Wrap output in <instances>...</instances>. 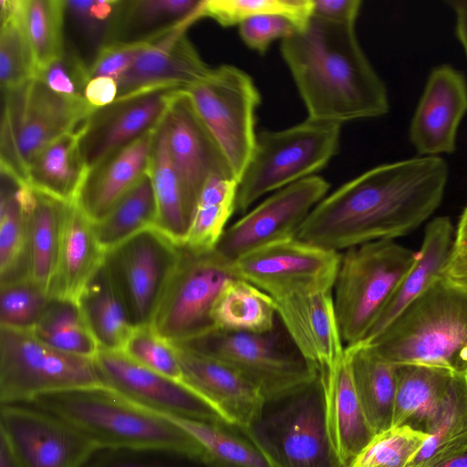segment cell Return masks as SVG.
Masks as SVG:
<instances>
[{
  "label": "cell",
  "instance_id": "obj_54",
  "mask_svg": "<svg viewBox=\"0 0 467 467\" xmlns=\"http://www.w3.org/2000/svg\"><path fill=\"white\" fill-rule=\"evenodd\" d=\"M119 93L118 82L109 77H96L88 82L84 99L93 109L106 107L113 103Z\"/></svg>",
  "mask_w": 467,
  "mask_h": 467
},
{
  "label": "cell",
  "instance_id": "obj_20",
  "mask_svg": "<svg viewBox=\"0 0 467 467\" xmlns=\"http://www.w3.org/2000/svg\"><path fill=\"white\" fill-rule=\"evenodd\" d=\"M466 113L465 76L447 64L434 67L410 121V143L421 156L454 152L458 129Z\"/></svg>",
  "mask_w": 467,
  "mask_h": 467
},
{
  "label": "cell",
  "instance_id": "obj_4",
  "mask_svg": "<svg viewBox=\"0 0 467 467\" xmlns=\"http://www.w3.org/2000/svg\"><path fill=\"white\" fill-rule=\"evenodd\" d=\"M30 404L66 420L99 449H168L202 455L197 442L171 419L104 385L40 395Z\"/></svg>",
  "mask_w": 467,
  "mask_h": 467
},
{
  "label": "cell",
  "instance_id": "obj_25",
  "mask_svg": "<svg viewBox=\"0 0 467 467\" xmlns=\"http://www.w3.org/2000/svg\"><path fill=\"white\" fill-rule=\"evenodd\" d=\"M454 376L437 367L396 365L392 426H408L431 435L441 418Z\"/></svg>",
  "mask_w": 467,
  "mask_h": 467
},
{
  "label": "cell",
  "instance_id": "obj_33",
  "mask_svg": "<svg viewBox=\"0 0 467 467\" xmlns=\"http://www.w3.org/2000/svg\"><path fill=\"white\" fill-rule=\"evenodd\" d=\"M33 191L27 209L29 278L51 296L67 202Z\"/></svg>",
  "mask_w": 467,
  "mask_h": 467
},
{
  "label": "cell",
  "instance_id": "obj_34",
  "mask_svg": "<svg viewBox=\"0 0 467 467\" xmlns=\"http://www.w3.org/2000/svg\"><path fill=\"white\" fill-rule=\"evenodd\" d=\"M355 389L375 434L392 426L396 365L379 358L367 345L346 347Z\"/></svg>",
  "mask_w": 467,
  "mask_h": 467
},
{
  "label": "cell",
  "instance_id": "obj_51",
  "mask_svg": "<svg viewBox=\"0 0 467 467\" xmlns=\"http://www.w3.org/2000/svg\"><path fill=\"white\" fill-rule=\"evenodd\" d=\"M238 26L244 43L259 54H265L275 40H283L296 30L291 20L280 15L252 16Z\"/></svg>",
  "mask_w": 467,
  "mask_h": 467
},
{
  "label": "cell",
  "instance_id": "obj_3",
  "mask_svg": "<svg viewBox=\"0 0 467 467\" xmlns=\"http://www.w3.org/2000/svg\"><path fill=\"white\" fill-rule=\"evenodd\" d=\"M367 346L393 365L467 373V285L441 275Z\"/></svg>",
  "mask_w": 467,
  "mask_h": 467
},
{
  "label": "cell",
  "instance_id": "obj_13",
  "mask_svg": "<svg viewBox=\"0 0 467 467\" xmlns=\"http://www.w3.org/2000/svg\"><path fill=\"white\" fill-rule=\"evenodd\" d=\"M340 256L296 237L257 248L234 268L237 277L278 301L333 290Z\"/></svg>",
  "mask_w": 467,
  "mask_h": 467
},
{
  "label": "cell",
  "instance_id": "obj_48",
  "mask_svg": "<svg viewBox=\"0 0 467 467\" xmlns=\"http://www.w3.org/2000/svg\"><path fill=\"white\" fill-rule=\"evenodd\" d=\"M83 467H213L202 454L168 449H99Z\"/></svg>",
  "mask_w": 467,
  "mask_h": 467
},
{
  "label": "cell",
  "instance_id": "obj_30",
  "mask_svg": "<svg viewBox=\"0 0 467 467\" xmlns=\"http://www.w3.org/2000/svg\"><path fill=\"white\" fill-rule=\"evenodd\" d=\"M77 303L99 349L122 350L135 327L104 262L86 283Z\"/></svg>",
  "mask_w": 467,
  "mask_h": 467
},
{
  "label": "cell",
  "instance_id": "obj_59",
  "mask_svg": "<svg viewBox=\"0 0 467 467\" xmlns=\"http://www.w3.org/2000/svg\"><path fill=\"white\" fill-rule=\"evenodd\" d=\"M436 467H467V451Z\"/></svg>",
  "mask_w": 467,
  "mask_h": 467
},
{
  "label": "cell",
  "instance_id": "obj_28",
  "mask_svg": "<svg viewBox=\"0 0 467 467\" xmlns=\"http://www.w3.org/2000/svg\"><path fill=\"white\" fill-rule=\"evenodd\" d=\"M322 380L326 388L329 433L341 460L350 467L375 432L358 397L346 349L337 368Z\"/></svg>",
  "mask_w": 467,
  "mask_h": 467
},
{
  "label": "cell",
  "instance_id": "obj_45",
  "mask_svg": "<svg viewBox=\"0 0 467 467\" xmlns=\"http://www.w3.org/2000/svg\"><path fill=\"white\" fill-rule=\"evenodd\" d=\"M313 0H202L203 17H211L223 26L239 25L261 15H280L303 28L312 16Z\"/></svg>",
  "mask_w": 467,
  "mask_h": 467
},
{
  "label": "cell",
  "instance_id": "obj_26",
  "mask_svg": "<svg viewBox=\"0 0 467 467\" xmlns=\"http://www.w3.org/2000/svg\"><path fill=\"white\" fill-rule=\"evenodd\" d=\"M454 233L448 216L435 217L428 223L414 265L400 282L365 339L359 344L368 345L374 340L406 306L443 275L442 271L453 250Z\"/></svg>",
  "mask_w": 467,
  "mask_h": 467
},
{
  "label": "cell",
  "instance_id": "obj_19",
  "mask_svg": "<svg viewBox=\"0 0 467 467\" xmlns=\"http://www.w3.org/2000/svg\"><path fill=\"white\" fill-rule=\"evenodd\" d=\"M164 123L171 158L187 206L194 214L201 192L211 177L236 178L187 91L174 99Z\"/></svg>",
  "mask_w": 467,
  "mask_h": 467
},
{
  "label": "cell",
  "instance_id": "obj_14",
  "mask_svg": "<svg viewBox=\"0 0 467 467\" xmlns=\"http://www.w3.org/2000/svg\"><path fill=\"white\" fill-rule=\"evenodd\" d=\"M179 254V244L155 227L105 252L104 264L134 327L151 326Z\"/></svg>",
  "mask_w": 467,
  "mask_h": 467
},
{
  "label": "cell",
  "instance_id": "obj_27",
  "mask_svg": "<svg viewBox=\"0 0 467 467\" xmlns=\"http://www.w3.org/2000/svg\"><path fill=\"white\" fill-rule=\"evenodd\" d=\"M104 257L92 222L75 202H67L51 296L77 301Z\"/></svg>",
  "mask_w": 467,
  "mask_h": 467
},
{
  "label": "cell",
  "instance_id": "obj_53",
  "mask_svg": "<svg viewBox=\"0 0 467 467\" xmlns=\"http://www.w3.org/2000/svg\"><path fill=\"white\" fill-rule=\"evenodd\" d=\"M360 0H313L312 16L337 23L356 24Z\"/></svg>",
  "mask_w": 467,
  "mask_h": 467
},
{
  "label": "cell",
  "instance_id": "obj_17",
  "mask_svg": "<svg viewBox=\"0 0 467 467\" xmlns=\"http://www.w3.org/2000/svg\"><path fill=\"white\" fill-rule=\"evenodd\" d=\"M182 91L187 90L172 86L152 88L94 109L78 131L80 153L88 170L112 152L156 130Z\"/></svg>",
  "mask_w": 467,
  "mask_h": 467
},
{
  "label": "cell",
  "instance_id": "obj_7",
  "mask_svg": "<svg viewBox=\"0 0 467 467\" xmlns=\"http://www.w3.org/2000/svg\"><path fill=\"white\" fill-rule=\"evenodd\" d=\"M341 125L306 118L281 130H261L238 183L236 211L264 195L315 175L337 154Z\"/></svg>",
  "mask_w": 467,
  "mask_h": 467
},
{
  "label": "cell",
  "instance_id": "obj_8",
  "mask_svg": "<svg viewBox=\"0 0 467 467\" xmlns=\"http://www.w3.org/2000/svg\"><path fill=\"white\" fill-rule=\"evenodd\" d=\"M1 171L26 183V166L45 146L78 130L93 108L85 99L67 98L37 78L2 90Z\"/></svg>",
  "mask_w": 467,
  "mask_h": 467
},
{
  "label": "cell",
  "instance_id": "obj_9",
  "mask_svg": "<svg viewBox=\"0 0 467 467\" xmlns=\"http://www.w3.org/2000/svg\"><path fill=\"white\" fill-rule=\"evenodd\" d=\"M172 344L226 363L257 386L265 400L305 386L318 376L283 326L262 334L213 329Z\"/></svg>",
  "mask_w": 467,
  "mask_h": 467
},
{
  "label": "cell",
  "instance_id": "obj_46",
  "mask_svg": "<svg viewBox=\"0 0 467 467\" xmlns=\"http://www.w3.org/2000/svg\"><path fill=\"white\" fill-rule=\"evenodd\" d=\"M428 438L408 426H392L375 434L350 467H407Z\"/></svg>",
  "mask_w": 467,
  "mask_h": 467
},
{
  "label": "cell",
  "instance_id": "obj_5",
  "mask_svg": "<svg viewBox=\"0 0 467 467\" xmlns=\"http://www.w3.org/2000/svg\"><path fill=\"white\" fill-rule=\"evenodd\" d=\"M271 467H348L329 433L324 382H312L266 399L253 422L243 429Z\"/></svg>",
  "mask_w": 467,
  "mask_h": 467
},
{
  "label": "cell",
  "instance_id": "obj_41",
  "mask_svg": "<svg viewBox=\"0 0 467 467\" xmlns=\"http://www.w3.org/2000/svg\"><path fill=\"white\" fill-rule=\"evenodd\" d=\"M238 181L234 178L211 177L198 199L184 244L196 249H213L225 231L234 211Z\"/></svg>",
  "mask_w": 467,
  "mask_h": 467
},
{
  "label": "cell",
  "instance_id": "obj_11",
  "mask_svg": "<svg viewBox=\"0 0 467 467\" xmlns=\"http://www.w3.org/2000/svg\"><path fill=\"white\" fill-rule=\"evenodd\" d=\"M102 385L94 358L57 350L32 331L0 327V404Z\"/></svg>",
  "mask_w": 467,
  "mask_h": 467
},
{
  "label": "cell",
  "instance_id": "obj_22",
  "mask_svg": "<svg viewBox=\"0 0 467 467\" xmlns=\"http://www.w3.org/2000/svg\"><path fill=\"white\" fill-rule=\"evenodd\" d=\"M278 318L300 354L325 379L339 365L346 347L332 290L275 301Z\"/></svg>",
  "mask_w": 467,
  "mask_h": 467
},
{
  "label": "cell",
  "instance_id": "obj_49",
  "mask_svg": "<svg viewBox=\"0 0 467 467\" xmlns=\"http://www.w3.org/2000/svg\"><path fill=\"white\" fill-rule=\"evenodd\" d=\"M122 351L139 364L182 381V369L174 346L152 326L135 327Z\"/></svg>",
  "mask_w": 467,
  "mask_h": 467
},
{
  "label": "cell",
  "instance_id": "obj_23",
  "mask_svg": "<svg viewBox=\"0 0 467 467\" xmlns=\"http://www.w3.org/2000/svg\"><path fill=\"white\" fill-rule=\"evenodd\" d=\"M173 346L182 369V381L210 404L225 422L247 428L265 400L258 387L224 362Z\"/></svg>",
  "mask_w": 467,
  "mask_h": 467
},
{
  "label": "cell",
  "instance_id": "obj_12",
  "mask_svg": "<svg viewBox=\"0 0 467 467\" xmlns=\"http://www.w3.org/2000/svg\"><path fill=\"white\" fill-rule=\"evenodd\" d=\"M187 92L239 183L257 135L255 111L261 98L254 80L242 69L224 64Z\"/></svg>",
  "mask_w": 467,
  "mask_h": 467
},
{
  "label": "cell",
  "instance_id": "obj_56",
  "mask_svg": "<svg viewBox=\"0 0 467 467\" xmlns=\"http://www.w3.org/2000/svg\"><path fill=\"white\" fill-rule=\"evenodd\" d=\"M467 254V206L461 214L455 233L451 254Z\"/></svg>",
  "mask_w": 467,
  "mask_h": 467
},
{
  "label": "cell",
  "instance_id": "obj_55",
  "mask_svg": "<svg viewBox=\"0 0 467 467\" xmlns=\"http://www.w3.org/2000/svg\"><path fill=\"white\" fill-rule=\"evenodd\" d=\"M442 274L451 279L467 284V254H451Z\"/></svg>",
  "mask_w": 467,
  "mask_h": 467
},
{
  "label": "cell",
  "instance_id": "obj_43",
  "mask_svg": "<svg viewBox=\"0 0 467 467\" xmlns=\"http://www.w3.org/2000/svg\"><path fill=\"white\" fill-rule=\"evenodd\" d=\"M0 4V82L2 90H10L35 78L36 65L23 22V0Z\"/></svg>",
  "mask_w": 467,
  "mask_h": 467
},
{
  "label": "cell",
  "instance_id": "obj_1",
  "mask_svg": "<svg viewBox=\"0 0 467 467\" xmlns=\"http://www.w3.org/2000/svg\"><path fill=\"white\" fill-rule=\"evenodd\" d=\"M448 178L449 168L441 156L376 166L326 195L296 238L339 253L407 235L438 209Z\"/></svg>",
  "mask_w": 467,
  "mask_h": 467
},
{
  "label": "cell",
  "instance_id": "obj_36",
  "mask_svg": "<svg viewBox=\"0 0 467 467\" xmlns=\"http://www.w3.org/2000/svg\"><path fill=\"white\" fill-rule=\"evenodd\" d=\"M214 329L225 332L267 333L278 324L275 301L241 278L226 283L212 310Z\"/></svg>",
  "mask_w": 467,
  "mask_h": 467
},
{
  "label": "cell",
  "instance_id": "obj_2",
  "mask_svg": "<svg viewBox=\"0 0 467 467\" xmlns=\"http://www.w3.org/2000/svg\"><path fill=\"white\" fill-rule=\"evenodd\" d=\"M280 51L307 119L341 125L388 113L386 86L358 42L356 24L312 16L281 40Z\"/></svg>",
  "mask_w": 467,
  "mask_h": 467
},
{
  "label": "cell",
  "instance_id": "obj_58",
  "mask_svg": "<svg viewBox=\"0 0 467 467\" xmlns=\"http://www.w3.org/2000/svg\"><path fill=\"white\" fill-rule=\"evenodd\" d=\"M0 467H24L6 440L0 435Z\"/></svg>",
  "mask_w": 467,
  "mask_h": 467
},
{
  "label": "cell",
  "instance_id": "obj_57",
  "mask_svg": "<svg viewBox=\"0 0 467 467\" xmlns=\"http://www.w3.org/2000/svg\"><path fill=\"white\" fill-rule=\"evenodd\" d=\"M449 7L455 15V33L467 56V12L452 5Z\"/></svg>",
  "mask_w": 467,
  "mask_h": 467
},
{
  "label": "cell",
  "instance_id": "obj_18",
  "mask_svg": "<svg viewBox=\"0 0 467 467\" xmlns=\"http://www.w3.org/2000/svg\"><path fill=\"white\" fill-rule=\"evenodd\" d=\"M94 360L102 385L150 410L165 416L224 421L184 382L139 364L122 350L99 349Z\"/></svg>",
  "mask_w": 467,
  "mask_h": 467
},
{
  "label": "cell",
  "instance_id": "obj_6",
  "mask_svg": "<svg viewBox=\"0 0 467 467\" xmlns=\"http://www.w3.org/2000/svg\"><path fill=\"white\" fill-rule=\"evenodd\" d=\"M416 258L417 252L394 240L363 244L341 254L333 299L347 347L365 339Z\"/></svg>",
  "mask_w": 467,
  "mask_h": 467
},
{
  "label": "cell",
  "instance_id": "obj_38",
  "mask_svg": "<svg viewBox=\"0 0 467 467\" xmlns=\"http://www.w3.org/2000/svg\"><path fill=\"white\" fill-rule=\"evenodd\" d=\"M119 0H63L64 49L88 69L107 45Z\"/></svg>",
  "mask_w": 467,
  "mask_h": 467
},
{
  "label": "cell",
  "instance_id": "obj_31",
  "mask_svg": "<svg viewBox=\"0 0 467 467\" xmlns=\"http://www.w3.org/2000/svg\"><path fill=\"white\" fill-rule=\"evenodd\" d=\"M88 168L82 159L78 132L69 131L41 149L26 166V183L65 202H75Z\"/></svg>",
  "mask_w": 467,
  "mask_h": 467
},
{
  "label": "cell",
  "instance_id": "obj_10",
  "mask_svg": "<svg viewBox=\"0 0 467 467\" xmlns=\"http://www.w3.org/2000/svg\"><path fill=\"white\" fill-rule=\"evenodd\" d=\"M174 271L156 310L152 327L171 343L186 341L213 329V305L227 282L237 277L234 262L216 248L179 244Z\"/></svg>",
  "mask_w": 467,
  "mask_h": 467
},
{
  "label": "cell",
  "instance_id": "obj_15",
  "mask_svg": "<svg viewBox=\"0 0 467 467\" xmlns=\"http://www.w3.org/2000/svg\"><path fill=\"white\" fill-rule=\"evenodd\" d=\"M0 435L24 467H83L99 450L71 423L30 403L0 405Z\"/></svg>",
  "mask_w": 467,
  "mask_h": 467
},
{
  "label": "cell",
  "instance_id": "obj_39",
  "mask_svg": "<svg viewBox=\"0 0 467 467\" xmlns=\"http://www.w3.org/2000/svg\"><path fill=\"white\" fill-rule=\"evenodd\" d=\"M467 451V373L455 374L437 427L407 467H436Z\"/></svg>",
  "mask_w": 467,
  "mask_h": 467
},
{
  "label": "cell",
  "instance_id": "obj_35",
  "mask_svg": "<svg viewBox=\"0 0 467 467\" xmlns=\"http://www.w3.org/2000/svg\"><path fill=\"white\" fill-rule=\"evenodd\" d=\"M149 173L158 209L155 228L176 244H183L193 214L187 206L171 158L164 119L155 130Z\"/></svg>",
  "mask_w": 467,
  "mask_h": 467
},
{
  "label": "cell",
  "instance_id": "obj_16",
  "mask_svg": "<svg viewBox=\"0 0 467 467\" xmlns=\"http://www.w3.org/2000/svg\"><path fill=\"white\" fill-rule=\"evenodd\" d=\"M330 184L313 175L282 188L226 228L217 251L234 262L262 246L296 238Z\"/></svg>",
  "mask_w": 467,
  "mask_h": 467
},
{
  "label": "cell",
  "instance_id": "obj_37",
  "mask_svg": "<svg viewBox=\"0 0 467 467\" xmlns=\"http://www.w3.org/2000/svg\"><path fill=\"white\" fill-rule=\"evenodd\" d=\"M183 429L200 446L213 467H271L245 431L225 421H203L166 416Z\"/></svg>",
  "mask_w": 467,
  "mask_h": 467
},
{
  "label": "cell",
  "instance_id": "obj_44",
  "mask_svg": "<svg viewBox=\"0 0 467 467\" xmlns=\"http://www.w3.org/2000/svg\"><path fill=\"white\" fill-rule=\"evenodd\" d=\"M22 16L37 70L64 52L63 0H23Z\"/></svg>",
  "mask_w": 467,
  "mask_h": 467
},
{
  "label": "cell",
  "instance_id": "obj_42",
  "mask_svg": "<svg viewBox=\"0 0 467 467\" xmlns=\"http://www.w3.org/2000/svg\"><path fill=\"white\" fill-rule=\"evenodd\" d=\"M32 333L50 347L71 355L94 358L99 350L74 300L51 297Z\"/></svg>",
  "mask_w": 467,
  "mask_h": 467
},
{
  "label": "cell",
  "instance_id": "obj_61",
  "mask_svg": "<svg viewBox=\"0 0 467 467\" xmlns=\"http://www.w3.org/2000/svg\"><path fill=\"white\" fill-rule=\"evenodd\" d=\"M467 285V284H466Z\"/></svg>",
  "mask_w": 467,
  "mask_h": 467
},
{
  "label": "cell",
  "instance_id": "obj_60",
  "mask_svg": "<svg viewBox=\"0 0 467 467\" xmlns=\"http://www.w3.org/2000/svg\"><path fill=\"white\" fill-rule=\"evenodd\" d=\"M448 5L456 6L465 12H467V0H450L447 1Z\"/></svg>",
  "mask_w": 467,
  "mask_h": 467
},
{
  "label": "cell",
  "instance_id": "obj_21",
  "mask_svg": "<svg viewBox=\"0 0 467 467\" xmlns=\"http://www.w3.org/2000/svg\"><path fill=\"white\" fill-rule=\"evenodd\" d=\"M202 17L201 6L193 16L149 43L118 78L117 99L158 87H179L188 91L204 81L213 68L202 61L186 36L187 29Z\"/></svg>",
  "mask_w": 467,
  "mask_h": 467
},
{
  "label": "cell",
  "instance_id": "obj_52",
  "mask_svg": "<svg viewBox=\"0 0 467 467\" xmlns=\"http://www.w3.org/2000/svg\"><path fill=\"white\" fill-rule=\"evenodd\" d=\"M147 45H109L104 47L89 68V78L109 77L118 80Z\"/></svg>",
  "mask_w": 467,
  "mask_h": 467
},
{
  "label": "cell",
  "instance_id": "obj_47",
  "mask_svg": "<svg viewBox=\"0 0 467 467\" xmlns=\"http://www.w3.org/2000/svg\"><path fill=\"white\" fill-rule=\"evenodd\" d=\"M0 327L32 331L50 295L31 278L0 285Z\"/></svg>",
  "mask_w": 467,
  "mask_h": 467
},
{
  "label": "cell",
  "instance_id": "obj_24",
  "mask_svg": "<svg viewBox=\"0 0 467 467\" xmlns=\"http://www.w3.org/2000/svg\"><path fill=\"white\" fill-rule=\"evenodd\" d=\"M154 134L143 135L88 171L75 202L92 223L103 219L149 172Z\"/></svg>",
  "mask_w": 467,
  "mask_h": 467
},
{
  "label": "cell",
  "instance_id": "obj_29",
  "mask_svg": "<svg viewBox=\"0 0 467 467\" xmlns=\"http://www.w3.org/2000/svg\"><path fill=\"white\" fill-rule=\"evenodd\" d=\"M202 3V0H119L106 46L149 44L197 14Z\"/></svg>",
  "mask_w": 467,
  "mask_h": 467
},
{
  "label": "cell",
  "instance_id": "obj_50",
  "mask_svg": "<svg viewBox=\"0 0 467 467\" xmlns=\"http://www.w3.org/2000/svg\"><path fill=\"white\" fill-rule=\"evenodd\" d=\"M35 78L53 91L76 99H85V88L90 79L88 67L66 49L60 57L38 68Z\"/></svg>",
  "mask_w": 467,
  "mask_h": 467
},
{
  "label": "cell",
  "instance_id": "obj_40",
  "mask_svg": "<svg viewBox=\"0 0 467 467\" xmlns=\"http://www.w3.org/2000/svg\"><path fill=\"white\" fill-rule=\"evenodd\" d=\"M157 202L148 172L97 223H92L101 248L108 250L119 245L136 234L155 227Z\"/></svg>",
  "mask_w": 467,
  "mask_h": 467
},
{
  "label": "cell",
  "instance_id": "obj_32",
  "mask_svg": "<svg viewBox=\"0 0 467 467\" xmlns=\"http://www.w3.org/2000/svg\"><path fill=\"white\" fill-rule=\"evenodd\" d=\"M0 284L29 278L27 209L33 189L1 171Z\"/></svg>",
  "mask_w": 467,
  "mask_h": 467
}]
</instances>
